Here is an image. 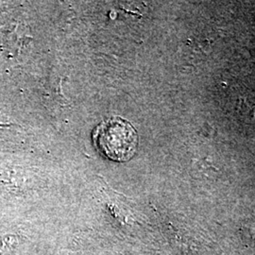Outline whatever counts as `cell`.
<instances>
[{"instance_id":"cell-1","label":"cell","mask_w":255,"mask_h":255,"mask_svg":"<svg viewBox=\"0 0 255 255\" xmlns=\"http://www.w3.org/2000/svg\"><path fill=\"white\" fill-rule=\"evenodd\" d=\"M94 142L113 161L124 162L132 157L138 145L135 128L119 117L107 119L94 130Z\"/></svg>"}]
</instances>
